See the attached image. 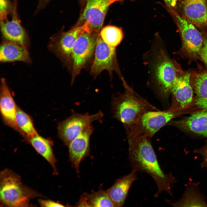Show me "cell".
I'll list each match as a JSON object with an SVG mask.
<instances>
[{
	"label": "cell",
	"mask_w": 207,
	"mask_h": 207,
	"mask_svg": "<svg viewBox=\"0 0 207 207\" xmlns=\"http://www.w3.org/2000/svg\"><path fill=\"white\" fill-rule=\"evenodd\" d=\"M151 138L139 135L128 139L129 159L132 169L147 173L157 187V197L165 191L171 195V189L175 179L171 173H165L159 164L151 142Z\"/></svg>",
	"instance_id": "1"
},
{
	"label": "cell",
	"mask_w": 207,
	"mask_h": 207,
	"mask_svg": "<svg viewBox=\"0 0 207 207\" xmlns=\"http://www.w3.org/2000/svg\"><path fill=\"white\" fill-rule=\"evenodd\" d=\"M124 85V92L112 97L111 106L113 117L121 122L126 129L144 113L157 109L125 83Z\"/></svg>",
	"instance_id": "2"
},
{
	"label": "cell",
	"mask_w": 207,
	"mask_h": 207,
	"mask_svg": "<svg viewBox=\"0 0 207 207\" xmlns=\"http://www.w3.org/2000/svg\"><path fill=\"white\" fill-rule=\"evenodd\" d=\"M43 196L24 184L19 175L10 169L2 170L0 175L1 205L27 207L33 199Z\"/></svg>",
	"instance_id": "3"
},
{
	"label": "cell",
	"mask_w": 207,
	"mask_h": 207,
	"mask_svg": "<svg viewBox=\"0 0 207 207\" xmlns=\"http://www.w3.org/2000/svg\"><path fill=\"white\" fill-rule=\"evenodd\" d=\"M178 115V112L172 111L168 109L146 112L125 129L127 138L142 135L151 138L161 128Z\"/></svg>",
	"instance_id": "4"
},
{
	"label": "cell",
	"mask_w": 207,
	"mask_h": 207,
	"mask_svg": "<svg viewBox=\"0 0 207 207\" xmlns=\"http://www.w3.org/2000/svg\"><path fill=\"white\" fill-rule=\"evenodd\" d=\"M154 66L157 95L163 103L168 99L176 79L178 64L171 60L165 51L160 49Z\"/></svg>",
	"instance_id": "5"
},
{
	"label": "cell",
	"mask_w": 207,
	"mask_h": 207,
	"mask_svg": "<svg viewBox=\"0 0 207 207\" xmlns=\"http://www.w3.org/2000/svg\"><path fill=\"white\" fill-rule=\"evenodd\" d=\"M176 16L182 41L181 47L177 53L190 61L200 59L203 43L202 34L185 18L177 15Z\"/></svg>",
	"instance_id": "6"
},
{
	"label": "cell",
	"mask_w": 207,
	"mask_h": 207,
	"mask_svg": "<svg viewBox=\"0 0 207 207\" xmlns=\"http://www.w3.org/2000/svg\"><path fill=\"white\" fill-rule=\"evenodd\" d=\"M99 34L95 31H85L76 40L72 53V83L93 56Z\"/></svg>",
	"instance_id": "7"
},
{
	"label": "cell",
	"mask_w": 207,
	"mask_h": 207,
	"mask_svg": "<svg viewBox=\"0 0 207 207\" xmlns=\"http://www.w3.org/2000/svg\"><path fill=\"white\" fill-rule=\"evenodd\" d=\"M103 116L101 111L92 115L73 112L69 118L59 124L58 135L68 147L71 142L87 126L95 120L101 121Z\"/></svg>",
	"instance_id": "8"
},
{
	"label": "cell",
	"mask_w": 207,
	"mask_h": 207,
	"mask_svg": "<svg viewBox=\"0 0 207 207\" xmlns=\"http://www.w3.org/2000/svg\"><path fill=\"white\" fill-rule=\"evenodd\" d=\"M191 74V71H183L179 65L177 76L171 90L172 100L171 106L168 109L170 110L178 112L191 104L193 97Z\"/></svg>",
	"instance_id": "9"
},
{
	"label": "cell",
	"mask_w": 207,
	"mask_h": 207,
	"mask_svg": "<svg viewBox=\"0 0 207 207\" xmlns=\"http://www.w3.org/2000/svg\"><path fill=\"white\" fill-rule=\"evenodd\" d=\"M95 57L91 68V73L97 76L104 70L111 73L118 71L114 47L106 44L98 35L95 50Z\"/></svg>",
	"instance_id": "10"
},
{
	"label": "cell",
	"mask_w": 207,
	"mask_h": 207,
	"mask_svg": "<svg viewBox=\"0 0 207 207\" xmlns=\"http://www.w3.org/2000/svg\"><path fill=\"white\" fill-rule=\"evenodd\" d=\"M76 25L87 22L90 31L99 32L110 6L108 0H89Z\"/></svg>",
	"instance_id": "11"
},
{
	"label": "cell",
	"mask_w": 207,
	"mask_h": 207,
	"mask_svg": "<svg viewBox=\"0 0 207 207\" xmlns=\"http://www.w3.org/2000/svg\"><path fill=\"white\" fill-rule=\"evenodd\" d=\"M94 129L92 124L87 126L68 146L69 160L77 172L80 163L89 154L90 137Z\"/></svg>",
	"instance_id": "12"
},
{
	"label": "cell",
	"mask_w": 207,
	"mask_h": 207,
	"mask_svg": "<svg viewBox=\"0 0 207 207\" xmlns=\"http://www.w3.org/2000/svg\"><path fill=\"white\" fill-rule=\"evenodd\" d=\"M85 31H90L86 22L62 33L55 44L56 51L66 61L71 60L72 50L75 43L78 37Z\"/></svg>",
	"instance_id": "13"
},
{
	"label": "cell",
	"mask_w": 207,
	"mask_h": 207,
	"mask_svg": "<svg viewBox=\"0 0 207 207\" xmlns=\"http://www.w3.org/2000/svg\"><path fill=\"white\" fill-rule=\"evenodd\" d=\"M0 107L3 120L8 126L22 134L16 120L17 106L12 96L5 79H1Z\"/></svg>",
	"instance_id": "14"
},
{
	"label": "cell",
	"mask_w": 207,
	"mask_h": 207,
	"mask_svg": "<svg viewBox=\"0 0 207 207\" xmlns=\"http://www.w3.org/2000/svg\"><path fill=\"white\" fill-rule=\"evenodd\" d=\"M182 3L185 18L200 28H207V3L205 0H184Z\"/></svg>",
	"instance_id": "15"
},
{
	"label": "cell",
	"mask_w": 207,
	"mask_h": 207,
	"mask_svg": "<svg viewBox=\"0 0 207 207\" xmlns=\"http://www.w3.org/2000/svg\"><path fill=\"white\" fill-rule=\"evenodd\" d=\"M167 124L207 137V109L194 113L179 120L170 121Z\"/></svg>",
	"instance_id": "16"
},
{
	"label": "cell",
	"mask_w": 207,
	"mask_h": 207,
	"mask_svg": "<svg viewBox=\"0 0 207 207\" xmlns=\"http://www.w3.org/2000/svg\"><path fill=\"white\" fill-rule=\"evenodd\" d=\"M136 172L132 169L129 174L117 179L106 191L114 207H121L124 205L133 183L137 179Z\"/></svg>",
	"instance_id": "17"
},
{
	"label": "cell",
	"mask_w": 207,
	"mask_h": 207,
	"mask_svg": "<svg viewBox=\"0 0 207 207\" xmlns=\"http://www.w3.org/2000/svg\"><path fill=\"white\" fill-rule=\"evenodd\" d=\"M16 7L14 8L12 18L1 20V30L2 34L7 40L26 47V35L25 31L18 18Z\"/></svg>",
	"instance_id": "18"
},
{
	"label": "cell",
	"mask_w": 207,
	"mask_h": 207,
	"mask_svg": "<svg viewBox=\"0 0 207 207\" xmlns=\"http://www.w3.org/2000/svg\"><path fill=\"white\" fill-rule=\"evenodd\" d=\"M191 72L190 81L196 95L195 104L203 110H207V70L200 67Z\"/></svg>",
	"instance_id": "19"
},
{
	"label": "cell",
	"mask_w": 207,
	"mask_h": 207,
	"mask_svg": "<svg viewBox=\"0 0 207 207\" xmlns=\"http://www.w3.org/2000/svg\"><path fill=\"white\" fill-rule=\"evenodd\" d=\"M0 48V60L1 62L30 61L29 53L24 46L7 40L2 44Z\"/></svg>",
	"instance_id": "20"
},
{
	"label": "cell",
	"mask_w": 207,
	"mask_h": 207,
	"mask_svg": "<svg viewBox=\"0 0 207 207\" xmlns=\"http://www.w3.org/2000/svg\"><path fill=\"white\" fill-rule=\"evenodd\" d=\"M27 139L35 150L50 164L53 169V173L57 175V172L56 166L57 160L50 141L38 133Z\"/></svg>",
	"instance_id": "21"
},
{
	"label": "cell",
	"mask_w": 207,
	"mask_h": 207,
	"mask_svg": "<svg viewBox=\"0 0 207 207\" xmlns=\"http://www.w3.org/2000/svg\"><path fill=\"white\" fill-rule=\"evenodd\" d=\"M16 120L22 134L27 139L37 134L30 116L18 107H17Z\"/></svg>",
	"instance_id": "22"
},
{
	"label": "cell",
	"mask_w": 207,
	"mask_h": 207,
	"mask_svg": "<svg viewBox=\"0 0 207 207\" xmlns=\"http://www.w3.org/2000/svg\"><path fill=\"white\" fill-rule=\"evenodd\" d=\"M99 34L106 44L114 47L120 43L123 36L121 28L111 25L106 26L102 28Z\"/></svg>",
	"instance_id": "23"
},
{
	"label": "cell",
	"mask_w": 207,
	"mask_h": 207,
	"mask_svg": "<svg viewBox=\"0 0 207 207\" xmlns=\"http://www.w3.org/2000/svg\"><path fill=\"white\" fill-rule=\"evenodd\" d=\"M88 206L114 207L106 191L100 190L84 195Z\"/></svg>",
	"instance_id": "24"
},
{
	"label": "cell",
	"mask_w": 207,
	"mask_h": 207,
	"mask_svg": "<svg viewBox=\"0 0 207 207\" xmlns=\"http://www.w3.org/2000/svg\"><path fill=\"white\" fill-rule=\"evenodd\" d=\"M203 43L200 53V60L204 63L207 69V32L202 34Z\"/></svg>",
	"instance_id": "25"
},
{
	"label": "cell",
	"mask_w": 207,
	"mask_h": 207,
	"mask_svg": "<svg viewBox=\"0 0 207 207\" xmlns=\"http://www.w3.org/2000/svg\"><path fill=\"white\" fill-rule=\"evenodd\" d=\"M39 203L41 206L46 207H64L65 206L57 202L50 200L40 199Z\"/></svg>",
	"instance_id": "26"
},
{
	"label": "cell",
	"mask_w": 207,
	"mask_h": 207,
	"mask_svg": "<svg viewBox=\"0 0 207 207\" xmlns=\"http://www.w3.org/2000/svg\"><path fill=\"white\" fill-rule=\"evenodd\" d=\"M7 0H0V20L7 18Z\"/></svg>",
	"instance_id": "27"
},
{
	"label": "cell",
	"mask_w": 207,
	"mask_h": 207,
	"mask_svg": "<svg viewBox=\"0 0 207 207\" xmlns=\"http://www.w3.org/2000/svg\"><path fill=\"white\" fill-rule=\"evenodd\" d=\"M167 6L171 9L175 8L179 0H163Z\"/></svg>",
	"instance_id": "28"
},
{
	"label": "cell",
	"mask_w": 207,
	"mask_h": 207,
	"mask_svg": "<svg viewBox=\"0 0 207 207\" xmlns=\"http://www.w3.org/2000/svg\"><path fill=\"white\" fill-rule=\"evenodd\" d=\"M51 0H39L36 12L43 9Z\"/></svg>",
	"instance_id": "29"
},
{
	"label": "cell",
	"mask_w": 207,
	"mask_h": 207,
	"mask_svg": "<svg viewBox=\"0 0 207 207\" xmlns=\"http://www.w3.org/2000/svg\"><path fill=\"white\" fill-rule=\"evenodd\" d=\"M122 0H108L109 3V5H110L113 3L118 1H120Z\"/></svg>",
	"instance_id": "30"
},
{
	"label": "cell",
	"mask_w": 207,
	"mask_h": 207,
	"mask_svg": "<svg viewBox=\"0 0 207 207\" xmlns=\"http://www.w3.org/2000/svg\"><path fill=\"white\" fill-rule=\"evenodd\" d=\"M81 0L85 1H86L87 2L89 0Z\"/></svg>",
	"instance_id": "31"
},
{
	"label": "cell",
	"mask_w": 207,
	"mask_h": 207,
	"mask_svg": "<svg viewBox=\"0 0 207 207\" xmlns=\"http://www.w3.org/2000/svg\"><path fill=\"white\" fill-rule=\"evenodd\" d=\"M206 161H207V155L206 159Z\"/></svg>",
	"instance_id": "32"
},
{
	"label": "cell",
	"mask_w": 207,
	"mask_h": 207,
	"mask_svg": "<svg viewBox=\"0 0 207 207\" xmlns=\"http://www.w3.org/2000/svg\"><path fill=\"white\" fill-rule=\"evenodd\" d=\"M207 3V0H205Z\"/></svg>",
	"instance_id": "33"
}]
</instances>
